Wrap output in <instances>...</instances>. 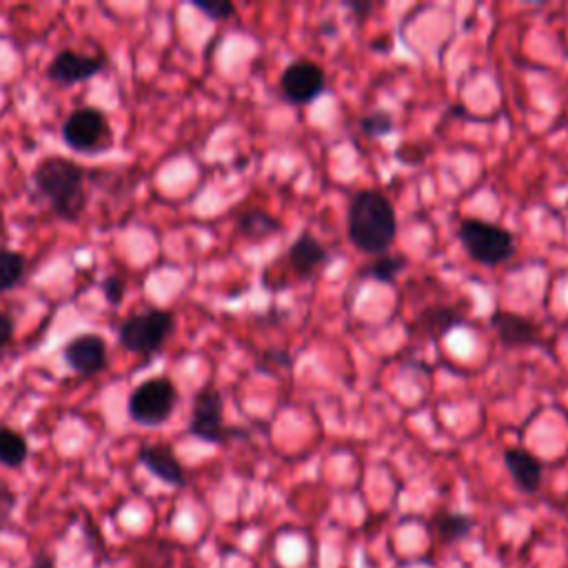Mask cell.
Returning a JSON list of instances; mask_svg holds the SVG:
<instances>
[{
  "label": "cell",
  "instance_id": "cell-25",
  "mask_svg": "<svg viewBox=\"0 0 568 568\" xmlns=\"http://www.w3.org/2000/svg\"><path fill=\"white\" fill-rule=\"evenodd\" d=\"M16 506H18V495L4 481H0V526L11 519Z\"/></svg>",
  "mask_w": 568,
  "mask_h": 568
},
{
  "label": "cell",
  "instance_id": "cell-17",
  "mask_svg": "<svg viewBox=\"0 0 568 568\" xmlns=\"http://www.w3.org/2000/svg\"><path fill=\"white\" fill-rule=\"evenodd\" d=\"M280 229H282V222L262 209L244 211L237 217V231H240V235H244L248 240H264V237L277 233Z\"/></svg>",
  "mask_w": 568,
  "mask_h": 568
},
{
  "label": "cell",
  "instance_id": "cell-5",
  "mask_svg": "<svg viewBox=\"0 0 568 568\" xmlns=\"http://www.w3.org/2000/svg\"><path fill=\"white\" fill-rule=\"evenodd\" d=\"M178 399V388L169 377H151L131 390L126 413L140 426H162L173 415Z\"/></svg>",
  "mask_w": 568,
  "mask_h": 568
},
{
  "label": "cell",
  "instance_id": "cell-28",
  "mask_svg": "<svg viewBox=\"0 0 568 568\" xmlns=\"http://www.w3.org/2000/svg\"><path fill=\"white\" fill-rule=\"evenodd\" d=\"M29 568H55V561H53L51 555L40 552L38 557H33V561L29 564Z\"/></svg>",
  "mask_w": 568,
  "mask_h": 568
},
{
  "label": "cell",
  "instance_id": "cell-20",
  "mask_svg": "<svg viewBox=\"0 0 568 568\" xmlns=\"http://www.w3.org/2000/svg\"><path fill=\"white\" fill-rule=\"evenodd\" d=\"M27 271V260L22 253L11 248H0V295L20 286Z\"/></svg>",
  "mask_w": 568,
  "mask_h": 568
},
{
  "label": "cell",
  "instance_id": "cell-16",
  "mask_svg": "<svg viewBox=\"0 0 568 568\" xmlns=\"http://www.w3.org/2000/svg\"><path fill=\"white\" fill-rule=\"evenodd\" d=\"M428 535L439 541L442 546H450V544H459L466 537H470L475 521L470 515L466 513H457V510H435L426 524Z\"/></svg>",
  "mask_w": 568,
  "mask_h": 568
},
{
  "label": "cell",
  "instance_id": "cell-27",
  "mask_svg": "<svg viewBox=\"0 0 568 568\" xmlns=\"http://www.w3.org/2000/svg\"><path fill=\"white\" fill-rule=\"evenodd\" d=\"M13 331H16V324H13L11 315H7L4 311H0V351H4V348L11 344Z\"/></svg>",
  "mask_w": 568,
  "mask_h": 568
},
{
  "label": "cell",
  "instance_id": "cell-19",
  "mask_svg": "<svg viewBox=\"0 0 568 568\" xmlns=\"http://www.w3.org/2000/svg\"><path fill=\"white\" fill-rule=\"evenodd\" d=\"M406 266H408V257L404 253H384L362 268V277L390 284Z\"/></svg>",
  "mask_w": 568,
  "mask_h": 568
},
{
  "label": "cell",
  "instance_id": "cell-14",
  "mask_svg": "<svg viewBox=\"0 0 568 568\" xmlns=\"http://www.w3.org/2000/svg\"><path fill=\"white\" fill-rule=\"evenodd\" d=\"M138 462L166 486L182 488L186 484V470L169 444H144L138 450Z\"/></svg>",
  "mask_w": 568,
  "mask_h": 568
},
{
  "label": "cell",
  "instance_id": "cell-4",
  "mask_svg": "<svg viewBox=\"0 0 568 568\" xmlns=\"http://www.w3.org/2000/svg\"><path fill=\"white\" fill-rule=\"evenodd\" d=\"M175 331V317L166 308H144L118 326V344L135 355L158 353Z\"/></svg>",
  "mask_w": 568,
  "mask_h": 568
},
{
  "label": "cell",
  "instance_id": "cell-11",
  "mask_svg": "<svg viewBox=\"0 0 568 568\" xmlns=\"http://www.w3.org/2000/svg\"><path fill=\"white\" fill-rule=\"evenodd\" d=\"M497 339L506 348H528L541 342V328L530 317L515 311H495L488 320Z\"/></svg>",
  "mask_w": 568,
  "mask_h": 568
},
{
  "label": "cell",
  "instance_id": "cell-18",
  "mask_svg": "<svg viewBox=\"0 0 568 568\" xmlns=\"http://www.w3.org/2000/svg\"><path fill=\"white\" fill-rule=\"evenodd\" d=\"M29 457V444L22 433L0 426V466L20 468Z\"/></svg>",
  "mask_w": 568,
  "mask_h": 568
},
{
  "label": "cell",
  "instance_id": "cell-23",
  "mask_svg": "<svg viewBox=\"0 0 568 568\" xmlns=\"http://www.w3.org/2000/svg\"><path fill=\"white\" fill-rule=\"evenodd\" d=\"M100 291L104 295V300L111 304V306H120L124 293H126V286H124V280L120 275H106L102 282H100Z\"/></svg>",
  "mask_w": 568,
  "mask_h": 568
},
{
  "label": "cell",
  "instance_id": "cell-26",
  "mask_svg": "<svg viewBox=\"0 0 568 568\" xmlns=\"http://www.w3.org/2000/svg\"><path fill=\"white\" fill-rule=\"evenodd\" d=\"M344 7H346L355 18H359V20H366V18L375 11V2H371V0H346Z\"/></svg>",
  "mask_w": 568,
  "mask_h": 568
},
{
  "label": "cell",
  "instance_id": "cell-15",
  "mask_svg": "<svg viewBox=\"0 0 568 568\" xmlns=\"http://www.w3.org/2000/svg\"><path fill=\"white\" fill-rule=\"evenodd\" d=\"M504 466L521 493L532 495L539 490L541 477H544V464L530 450L521 446H508L504 450Z\"/></svg>",
  "mask_w": 568,
  "mask_h": 568
},
{
  "label": "cell",
  "instance_id": "cell-8",
  "mask_svg": "<svg viewBox=\"0 0 568 568\" xmlns=\"http://www.w3.org/2000/svg\"><path fill=\"white\" fill-rule=\"evenodd\" d=\"M277 91L282 100L293 106L311 104L326 91V73L317 62L308 58H297L288 62L280 73Z\"/></svg>",
  "mask_w": 568,
  "mask_h": 568
},
{
  "label": "cell",
  "instance_id": "cell-24",
  "mask_svg": "<svg viewBox=\"0 0 568 568\" xmlns=\"http://www.w3.org/2000/svg\"><path fill=\"white\" fill-rule=\"evenodd\" d=\"M291 366V355L286 351H275V348H268L260 355V368L266 371V373H273V371H280V368H288Z\"/></svg>",
  "mask_w": 568,
  "mask_h": 568
},
{
  "label": "cell",
  "instance_id": "cell-3",
  "mask_svg": "<svg viewBox=\"0 0 568 568\" xmlns=\"http://www.w3.org/2000/svg\"><path fill=\"white\" fill-rule=\"evenodd\" d=\"M457 240L466 255L481 266H497L517 251L515 235L508 229L481 217H464L457 226Z\"/></svg>",
  "mask_w": 568,
  "mask_h": 568
},
{
  "label": "cell",
  "instance_id": "cell-2",
  "mask_svg": "<svg viewBox=\"0 0 568 568\" xmlns=\"http://www.w3.org/2000/svg\"><path fill=\"white\" fill-rule=\"evenodd\" d=\"M84 169L64 158V155H47L42 158L31 173V180L38 193L49 202L51 211L64 220L75 222L87 209V191H84Z\"/></svg>",
  "mask_w": 568,
  "mask_h": 568
},
{
  "label": "cell",
  "instance_id": "cell-6",
  "mask_svg": "<svg viewBox=\"0 0 568 568\" xmlns=\"http://www.w3.org/2000/svg\"><path fill=\"white\" fill-rule=\"evenodd\" d=\"M62 142L75 153H104L113 146V131L109 118L95 106L73 109L60 129Z\"/></svg>",
  "mask_w": 568,
  "mask_h": 568
},
{
  "label": "cell",
  "instance_id": "cell-9",
  "mask_svg": "<svg viewBox=\"0 0 568 568\" xmlns=\"http://www.w3.org/2000/svg\"><path fill=\"white\" fill-rule=\"evenodd\" d=\"M104 55H89L75 49H60L47 67V78L58 87H73L95 78L104 69Z\"/></svg>",
  "mask_w": 568,
  "mask_h": 568
},
{
  "label": "cell",
  "instance_id": "cell-21",
  "mask_svg": "<svg viewBox=\"0 0 568 568\" xmlns=\"http://www.w3.org/2000/svg\"><path fill=\"white\" fill-rule=\"evenodd\" d=\"M357 126L359 131L366 135V138H384L388 133H393L395 129V118L390 111L386 109H373L368 113H364L359 120H357Z\"/></svg>",
  "mask_w": 568,
  "mask_h": 568
},
{
  "label": "cell",
  "instance_id": "cell-1",
  "mask_svg": "<svg viewBox=\"0 0 568 568\" xmlns=\"http://www.w3.org/2000/svg\"><path fill=\"white\" fill-rule=\"evenodd\" d=\"M346 235L359 253H388L397 237V213L388 195L377 189L355 191L346 211Z\"/></svg>",
  "mask_w": 568,
  "mask_h": 568
},
{
  "label": "cell",
  "instance_id": "cell-13",
  "mask_svg": "<svg viewBox=\"0 0 568 568\" xmlns=\"http://www.w3.org/2000/svg\"><path fill=\"white\" fill-rule=\"evenodd\" d=\"M464 324H466V311L462 306L428 304L415 315L410 324V333L413 337H422V339H442L453 328H459Z\"/></svg>",
  "mask_w": 568,
  "mask_h": 568
},
{
  "label": "cell",
  "instance_id": "cell-7",
  "mask_svg": "<svg viewBox=\"0 0 568 568\" xmlns=\"http://www.w3.org/2000/svg\"><path fill=\"white\" fill-rule=\"evenodd\" d=\"M189 435L206 444H226L242 430L226 426L224 422V399L215 386H202L191 404V415L186 424Z\"/></svg>",
  "mask_w": 568,
  "mask_h": 568
},
{
  "label": "cell",
  "instance_id": "cell-22",
  "mask_svg": "<svg viewBox=\"0 0 568 568\" xmlns=\"http://www.w3.org/2000/svg\"><path fill=\"white\" fill-rule=\"evenodd\" d=\"M193 9H197L200 13H204L209 20H229L235 13V4L229 0H193L191 2Z\"/></svg>",
  "mask_w": 568,
  "mask_h": 568
},
{
  "label": "cell",
  "instance_id": "cell-12",
  "mask_svg": "<svg viewBox=\"0 0 568 568\" xmlns=\"http://www.w3.org/2000/svg\"><path fill=\"white\" fill-rule=\"evenodd\" d=\"M326 262H328L326 246L308 231L300 233L286 251V266L297 282L311 280L315 273L324 268Z\"/></svg>",
  "mask_w": 568,
  "mask_h": 568
},
{
  "label": "cell",
  "instance_id": "cell-10",
  "mask_svg": "<svg viewBox=\"0 0 568 568\" xmlns=\"http://www.w3.org/2000/svg\"><path fill=\"white\" fill-rule=\"evenodd\" d=\"M106 355V342L98 333H80L62 346L64 364L82 377H93L104 371L109 362Z\"/></svg>",
  "mask_w": 568,
  "mask_h": 568
}]
</instances>
